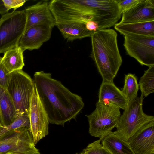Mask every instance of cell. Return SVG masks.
I'll return each instance as SVG.
<instances>
[{"mask_svg":"<svg viewBox=\"0 0 154 154\" xmlns=\"http://www.w3.org/2000/svg\"><path fill=\"white\" fill-rule=\"evenodd\" d=\"M4 5L8 11L13 8V11H15L17 8L23 6L25 3V0H3Z\"/></svg>","mask_w":154,"mask_h":154,"instance_id":"obj_24","label":"cell"},{"mask_svg":"<svg viewBox=\"0 0 154 154\" xmlns=\"http://www.w3.org/2000/svg\"><path fill=\"white\" fill-rule=\"evenodd\" d=\"M29 128L10 130L0 136V154H39Z\"/></svg>","mask_w":154,"mask_h":154,"instance_id":"obj_7","label":"cell"},{"mask_svg":"<svg viewBox=\"0 0 154 154\" xmlns=\"http://www.w3.org/2000/svg\"><path fill=\"white\" fill-rule=\"evenodd\" d=\"M27 17L24 10L13 11L0 19V54L18 46L24 32Z\"/></svg>","mask_w":154,"mask_h":154,"instance_id":"obj_4","label":"cell"},{"mask_svg":"<svg viewBox=\"0 0 154 154\" xmlns=\"http://www.w3.org/2000/svg\"><path fill=\"white\" fill-rule=\"evenodd\" d=\"M55 26L60 31L64 38L69 41L91 37L94 32L88 30L85 24L81 23H55Z\"/></svg>","mask_w":154,"mask_h":154,"instance_id":"obj_16","label":"cell"},{"mask_svg":"<svg viewBox=\"0 0 154 154\" xmlns=\"http://www.w3.org/2000/svg\"><path fill=\"white\" fill-rule=\"evenodd\" d=\"M24 51L19 46L10 49L4 53L1 63L9 74L22 70L25 65L23 53Z\"/></svg>","mask_w":154,"mask_h":154,"instance_id":"obj_17","label":"cell"},{"mask_svg":"<svg viewBox=\"0 0 154 154\" xmlns=\"http://www.w3.org/2000/svg\"><path fill=\"white\" fill-rule=\"evenodd\" d=\"M144 98L154 92V65L149 67L140 79L138 84Z\"/></svg>","mask_w":154,"mask_h":154,"instance_id":"obj_21","label":"cell"},{"mask_svg":"<svg viewBox=\"0 0 154 154\" xmlns=\"http://www.w3.org/2000/svg\"><path fill=\"white\" fill-rule=\"evenodd\" d=\"M84 154L83 152H82L81 153H80L79 154Z\"/></svg>","mask_w":154,"mask_h":154,"instance_id":"obj_29","label":"cell"},{"mask_svg":"<svg viewBox=\"0 0 154 154\" xmlns=\"http://www.w3.org/2000/svg\"><path fill=\"white\" fill-rule=\"evenodd\" d=\"M17 115L14 104L6 89L0 86V122L4 126H8Z\"/></svg>","mask_w":154,"mask_h":154,"instance_id":"obj_15","label":"cell"},{"mask_svg":"<svg viewBox=\"0 0 154 154\" xmlns=\"http://www.w3.org/2000/svg\"><path fill=\"white\" fill-rule=\"evenodd\" d=\"M122 14L131 9L140 2L141 0H116Z\"/></svg>","mask_w":154,"mask_h":154,"instance_id":"obj_23","label":"cell"},{"mask_svg":"<svg viewBox=\"0 0 154 154\" xmlns=\"http://www.w3.org/2000/svg\"><path fill=\"white\" fill-rule=\"evenodd\" d=\"M34 82L49 123L63 125L75 119L84 106L81 97L43 71L35 72Z\"/></svg>","mask_w":154,"mask_h":154,"instance_id":"obj_1","label":"cell"},{"mask_svg":"<svg viewBox=\"0 0 154 154\" xmlns=\"http://www.w3.org/2000/svg\"><path fill=\"white\" fill-rule=\"evenodd\" d=\"M98 103L105 105L113 106L124 110L128 102L122 91L113 82H103L98 93Z\"/></svg>","mask_w":154,"mask_h":154,"instance_id":"obj_14","label":"cell"},{"mask_svg":"<svg viewBox=\"0 0 154 154\" xmlns=\"http://www.w3.org/2000/svg\"><path fill=\"white\" fill-rule=\"evenodd\" d=\"M86 29L90 31L95 32L99 30V25L95 21L91 20L87 22L85 24Z\"/></svg>","mask_w":154,"mask_h":154,"instance_id":"obj_26","label":"cell"},{"mask_svg":"<svg viewBox=\"0 0 154 154\" xmlns=\"http://www.w3.org/2000/svg\"><path fill=\"white\" fill-rule=\"evenodd\" d=\"M139 89L137 79L135 75L130 73L125 75L124 85L121 91L128 102L137 97Z\"/></svg>","mask_w":154,"mask_h":154,"instance_id":"obj_20","label":"cell"},{"mask_svg":"<svg viewBox=\"0 0 154 154\" xmlns=\"http://www.w3.org/2000/svg\"><path fill=\"white\" fill-rule=\"evenodd\" d=\"M34 86L33 80L22 70L10 73L6 89L14 102L17 115L28 112Z\"/></svg>","mask_w":154,"mask_h":154,"instance_id":"obj_6","label":"cell"},{"mask_svg":"<svg viewBox=\"0 0 154 154\" xmlns=\"http://www.w3.org/2000/svg\"><path fill=\"white\" fill-rule=\"evenodd\" d=\"M128 143L134 154H154V121L138 131Z\"/></svg>","mask_w":154,"mask_h":154,"instance_id":"obj_12","label":"cell"},{"mask_svg":"<svg viewBox=\"0 0 154 154\" xmlns=\"http://www.w3.org/2000/svg\"><path fill=\"white\" fill-rule=\"evenodd\" d=\"M4 128V126L0 122V131L2 130Z\"/></svg>","mask_w":154,"mask_h":154,"instance_id":"obj_28","label":"cell"},{"mask_svg":"<svg viewBox=\"0 0 154 154\" xmlns=\"http://www.w3.org/2000/svg\"><path fill=\"white\" fill-rule=\"evenodd\" d=\"M102 140L100 138L89 144L83 150L82 152L84 154H112L100 144Z\"/></svg>","mask_w":154,"mask_h":154,"instance_id":"obj_22","label":"cell"},{"mask_svg":"<svg viewBox=\"0 0 154 154\" xmlns=\"http://www.w3.org/2000/svg\"><path fill=\"white\" fill-rule=\"evenodd\" d=\"M117 37L114 29H106L97 30L91 37V56L103 82H113L122 62Z\"/></svg>","mask_w":154,"mask_h":154,"instance_id":"obj_2","label":"cell"},{"mask_svg":"<svg viewBox=\"0 0 154 154\" xmlns=\"http://www.w3.org/2000/svg\"><path fill=\"white\" fill-rule=\"evenodd\" d=\"M144 98L142 95L129 102L119 119L116 130L113 133L128 142L138 131L150 122L154 116L144 113L143 109Z\"/></svg>","mask_w":154,"mask_h":154,"instance_id":"obj_3","label":"cell"},{"mask_svg":"<svg viewBox=\"0 0 154 154\" xmlns=\"http://www.w3.org/2000/svg\"><path fill=\"white\" fill-rule=\"evenodd\" d=\"M49 1L41 0L25 8L24 10L27 17L26 29L40 24L46 25L53 28L55 26V20L50 9Z\"/></svg>","mask_w":154,"mask_h":154,"instance_id":"obj_11","label":"cell"},{"mask_svg":"<svg viewBox=\"0 0 154 154\" xmlns=\"http://www.w3.org/2000/svg\"><path fill=\"white\" fill-rule=\"evenodd\" d=\"M119 24L154 21V0H141L136 5L122 14Z\"/></svg>","mask_w":154,"mask_h":154,"instance_id":"obj_13","label":"cell"},{"mask_svg":"<svg viewBox=\"0 0 154 154\" xmlns=\"http://www.w3.org/2000/svg\"><path fill=\"white\" fill-rule=\"evenodd\" d=\"M53 27L45 24L32 26L26 29L18 44L24 51L39 49L51 37Z\"/></svg>","mask_w":154,"mask_h":154,"instance_id":"obj_10","label":"cell"},{"mask_svg":"<svg viewBox=\"0 0 154 154\" xmlns=\"http://www.w3.org/2000/svg\"><path fill=\"white\" fill-rule=\"evenodd\" d=\"M8 13V11L5 7L3 0H0V14L2 15Z\"/></svg>","mask_w":154,"mask_h":154,"instance_id":"obj_27","label":"cell"},{"mask_svg":"<svg viewBox=\"0 0 154 154\" xmlns=\"http://www.w3.org/2000/svg\"><path fill=\"white\" fill-rule=\"evenodd\" d=\"M115 29L123 35L154 36V21L126 24L117 23Z\"/></svg>","mask_w":154,"mask_h":154,"instance_id":"obj_18","label":"cell"},{"mask_svg":"<svg viewBox=\"0 0 154 154\" xmlns=\"http://www.w3.org/2000/svg\"><path fill=\"white\" fill-rule=\"evenodd\" d=\"M0 56V86L6 89L10 77L9 74L1 63Z\"/></svg>","mask_w":154,"mask_h":154,"instance_id":"obj_25","label":"cell"},{"mask_svg":"<svg viewBox=\"0 0 154 154\" xmlns=\"http://www.w3.org/2000/svg\"><path fill=\"white\" fill-rule=\"evenodd\" d=\"M121 115L119 108L97 102L95 110L90 114L85 115L89 122V133L103 139L112 133L114 128H116Z\"/></svg>","mask_w":154,"mask_h":154,"instance_id":"obj_5","label":"cell"},{"mask_svg":"<svg viewBox=\"0 0 154 154\" xmlns=\"http://www.w3.org/2000/svg\"><path fill=\"white\" fill-rule=\"evenodd\" d=\"M101 142L103 147L112 154H134L128 143L118 137L113 132L105 136Z\"/></svg>","mask_w":154,"mask_h":154,"instance_id":"obj_19","label":"cell"},{"mask_svg":"<svg viewBox=\"0 0 154 154\" xmlns=\"http://www.w3.org/2000/svg\"><path fill=\"white\" fill-rule=\"evenodd\" d=\"M28 113L30 122L29 130L36 144L48 134L49 122L35 85Z\"/></svg>","mask_w":154,"mask_h":154,"instance_id":"obj_9","label":"cell"},{"mask_svg":"<svg viewBox=\"0 0 154 154\" xmlns=\"http://www.w3.org/2000/svg\"><path fill=\"white\" fill-rule=\"evenodd\" d=\"M123 45L127 54L141 65H154V36L124 35Z\"/></svg>","mask_w":154,"mask_h":154,"instance_id":"obj_8","label":"cell"}]
</instances>
